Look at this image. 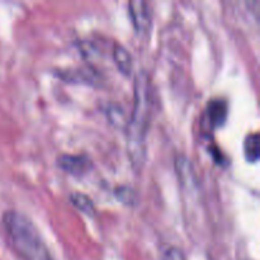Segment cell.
<instances>
[{
	"mask_svg": "<svg viewBox=\"0 0 260 260\" xmlns=\"http://www.w3.org/2000/svg\"><path fill=\"white\" fill-rule=\"evenodd\" d=\"M151 89L149 76L145 71L137 74L135 80V99L131 118L127 126V146L135 165H142L145 160V139L151 116Z\"/></svg>",
	"mask_w": 260,
	"mask_h": 260,
	"instance_id": "obj_1",
	"label": "cell"
},
{
	"mask_svg": "<svg viewBox=\"0 0 260 260\" xmlns=\"http://www.w3.org/2000/svg\"><path fill=\"white\" fill-rule=\"evenodd\" d=\"M3 222L23 260H52L45 240L28 216L20 211L8 210L3 215Z\"/></svg>",
	"mask_w": 260,
	"mask_h": 260,
	"instance_id": "obj_2",
	"label": "cell"
},
{
	"mask_svg": "<svg viewBox=\"0 0 260 260\" xmlns=\"http://www.w3.org/2000/svg\"><path fill=\"white\" fill-rule=\"evenodd\" d=\"M132 24L139 33H149L151 28V10L145 0H131L128 3Z\"/></svg>",
	"mask_w": 260,
	"mask_h": 260,
	"instance_id": "obj_3",
	"label": "cell"
},
{
	"mask_svg": "<svg viewBox=\"0 0 260 260\" xmlns=\"http://www.w3.org/2000/svg\"><path fill=\"white\" fill-rule=\"evenodd\" d=\"M175 170H177L179 183L187 189H192L197 185V175L194 167L189 157L184 154H179L175 157Z\"/></svg>",
	"mask_w": 260,
	"mask_h": 260,
	"instance_id": "obj_4",
	"label": "cell"
},
{
	"mask_svg": "<svg viewBox=\"0 0 260 260\" xmlns=\"http://www.w3.org/2000/svg\"><path fill=\"white\" fill-rule=\"evenodd\" d=\"M57 164L61 169L70 174L81 175L88 172L89 167H90V160L85 155L62 154L58 156Z\"/></svg>",
	"mask_w": 260,
	"mask_h": 260,
	"instance_id": "obj_5",
	"label": "cell"
},
{
	"mask_svg": "<svg viewBox=\"0 0 260 260\" xmlns=\"http://www.w3.org/2000/svg\"><path fill=\"white\" fill-rule=\"evenodd\" d=\"M228 102L223 98H213L208 102L206 114L212 127H218L225 123L228 118Z\"/></svg>",
	"mask_w": 260,
	"mask_h": 260,
	"instance_id": "obj_6",
	"label": "cell"
},
{
	"mask_svg": "<svg viewBox=\"0 0 260 260\" xmlns=\"http://www.w3.org/2000/svg\"><path fill=\"white\" fill-rule=\"evenodd\" d=\"M113 58L117 68L123 74H129L134 68V58H132L131 52L121 43H116L113 48Z\"/></svg>",
	"mask_w": 260,
	"mask_h": 260,
	"instance_id": "obj_7",
	"label": "cell"
},
{
	"mask_svg": "<svg viewBox=\"0 0 260 260\" xmlns=\"http://www.w3.org/2000/svg\"><path fill=\"white\" fill-rule=\"evenodd\" d=\"M70 201L78 210L86 213L89 216H93L95 213V206L89 196L84 194L81 192H74L70 194Z\"/></svg>",
	"mask_w": 260,
	"mask_h": 260,
	"instance_id": "obj_8",
	"label": "cell"
},
{
	"mask_svg": "<svg viewBox=\"0 0 260 260\" xmlns=\"http://www.w3.org/2000/svg\"><path fill=\"white\" fill-rule=\"evenodd\" d=\"M244 151L249 161H256L259 159V134L254 132L246 136L244 141Z\"/></svg>",
	"mask_w": 260,
	"mask_h": 260,
	"instance_id": "obj_9",
	"label": "cell"
},
{
	"mask_svg": "<svg viewBox=\"0 0 260 260\" xmlns=\"http://www.w3.org/2000/svg\"><path fill=\"white\" fill-rule=\"evenodd\" d=\"M116 194L122 202L127 203V205H134L136 202V193H135V190H132L129 187H126V185L117 188Z\"/></svg>",
	"mask_w": 260,
	"mask_h": 260,
	"instance_id": "obj_10",
	"label": "cell"
},
{
	"mask_svg": "<svg viewBox=\"0 0 260 260\" xmlns=\"http://www.w3.org/2000/svg\"><path fill=\"white\" fill-rule=\"evenodd\" d=\"M162 260H185V258L180 249L172 246V248H169L165 251L164 255H162Z\"/></svg>",
	"mask_w": 260,
	"mask_h": 260,
	"instance_id": "obj_11",
	"label": "cell"
}]
</instances>
